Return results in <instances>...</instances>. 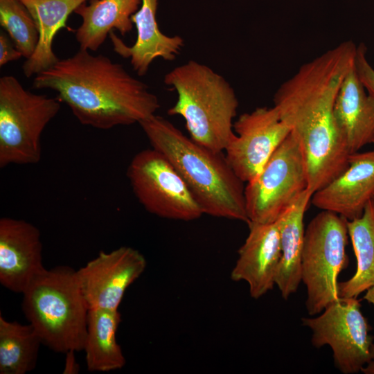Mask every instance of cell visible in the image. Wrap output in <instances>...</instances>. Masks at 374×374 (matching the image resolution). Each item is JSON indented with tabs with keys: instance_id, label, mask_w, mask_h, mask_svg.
Segmentation results:
<instances>
[{
	"instance_id": "1",
	"label": "cell",
	"mask_w": 374,
	"mask_h": 374,
	"mask_svg": "<svg viewBox=\"0 0 374 374\" xmlns=\"http://www.w3.org/2000/svg\"><path fill=\"white\" fill-rule=\"evenodd\" d=\"M357 48L352 41L343 42L303 64L274 96V106L301 149L313 193L348 164L350 153L337 127L334 106L355 64Z\"/></svg>"
},
{
	"instance_id": "2",
	"label": "cell",
	"mask_w": 374,
	"mask_h": 374,
	"mask_svg": "<svg viewBox=\"0 0 374 374\" xmlns=\"http://www.w3.org/2000/svg\"><path fill=\"white\" fill-rule=\"evenodd\" d=\"M33 87L55 91L81 124L100 130L139 123L160 107L149 87L122 64L87 50L36 75Z\"/></svg>"
},
{
	"instance_id": "3",
	"label": "cell",
	"mask_w": 374,
	"mask_h": 374,
	"mask_svg": "<svg viewBox=\"0 0 374 374\" xmlns=\"http://www.w3.org/2000/svg\"><path fill=\"white\" fill-rule=\"evenodd\" d=\"M139 124L152 148L179 172L204 214L248 223L244 182L222 152L199 145L161 116Z\"/></svg>"
},
{
	"instance_id": "4",
	"label": "cell",
	"mask_w": 374,
	"mask_h": 374,
	"mask_svg": "<svg viewBox=\"0 0 374 374\" xmlns=\"http://www.w3.org/2000/svg\"><path fill=\"white\" fill-rule=\"evenodd\" d=\"M163 82L177 93L171 116H181L190 137L199 145L222 152L234 134L239 102L230 83L208 66L188 60L168 72Z\"/></svg>"
},
{
	"instance_id": "5",
	"label": "cell",
	"mask_w": 374,
	"mask_h": 374,
	"mask_svg": "<svg viewBox=\"0 0 374 374\" xmlns=\"http://www.w3.org/2000/svg\"><path fill=\"white\" fill-rule=\"evenodd\" d=\"M22 294L24 315L42 344L57 353L83 350L89 310L75 270L46 269Z\"/></svg>"
},
{
	"instance_id": "6",
	"label": "cell",
	"mask_w": 374,
	"mask_h": 374,
	"mask_svg": "<svg viewBox=\"0 0 374 374\" xmlns=\"http://www.w3.org/2000/svg\"><path fill=\"white\" fill-rule=\"evenodd\" d=\"M60 101L25 89L13 75L0 78V167L41 159L40 139L60 109Z\"/></svg>"
},
{
	"instance_id": "7",
	"label": "cell",
	"mask_w": 374,
	"mask_h": 374,
	"mask_svg": "<svg viewBox=\"0 0 374 374\" xmlns=\"http://www.w3.org/2000/svg\"><path fill=\"white\" fill-rule=\"evenodd\" d=\"M348 220L328 211L318 213L305 230L301 278L307 288L308 313H321L338 301V276L348 265Z\"/></svg>"
},
{
	"instance_id": "8",
	"label": "cell",
	"mask_w": 374,
	"mask_h": 374,
	"mask_svg": "<svg viewBox=\"0 0 374 374\" xmlns=\"http://www.w3.org/2000/svg\"><path fill=\"white\" fill-rule=\"evenodd\" d=\"M308 188L302 153L290 133L258 176L244 187L249 222H276Z\"/></svg>"
},
{
	"instance_id": "9",
	"label": "cell",
	"mask_w": 374,
	"mask_h": 374,
	"mask_svg": "<svg viewBox=\"0 0 374 374\" xmlns=\"http://www.w3.org/2000/svg\"><path fill=\"white\" fill-rule=\"evenodd\" d=\"M127 176L134 194L149 213L181 221L200 217L203 211L172 163L154 148L136 153Z\"/></svg>"
},
{
	"instance_id": "10",
	"label": "cell",
	"mask_w": 374,
	"mask_h": 374,
	"mask_svg": "<svg viewBox=\"0 0 374 374\" xmlns=\"http://www.w3.org/2000/svg\"><path fill=\"white\" fill-rule=\"evenodd\" d=\"M303 325L312 331V344L328 345L336 367L344 374L361 371L371 359L373 338L357 298H341L316 317H303Z\"/></svg>"
},
{
	"instance_id": "11",
	"label": "cell",
	"mask_w": 374,
	"mask_h": 374,
	"mask_svg": "<svg viewBox=\"0 0 374 374\" xmlns=\"http://www.w3.org/2000/svg\"><path fill=\"white\" fill-rule=\"evenodd\" d=\"M233 131L224 155L235 175L246 183L258 176L290 133L274 106L241 114L233 123Z\"/></svg>"
},
{
	"instance_id": "12",
	"label": "cell",
	"mask_w": 374,
	"mask_h": 374,
	"mask_svg": "<svg viewBox=\"0 0 374 374\" xmlns=\"http://www.w3.org/2000/svg\"><path fill=\"white\" fill-rule=\"evenodd\" d=\"M146 265L143 255L130 247L100 251L75 271L89 310H118L125 291L143 274Z\"/></svg>"
},
{
	"instance_id": "13",
	"label": "cell",
	"mask_w": 374,
	"mask_h": 374,
	"mask_svg": "<svg viewBox=\"0 0 374 374\" xmlns=\"http://www.w3.org/2000/svg\"><path fill=\"white\" fill-rule=\"evenodd\" d=\"M45 269L39 230L23 220L0 219V283L22 294Z\"/></svg>"
},
{
	"instance_id": "14",
	"label": "cell",
	"mask_w": 374,
	"mask_h": 374,
	"mask_svg": "<svg viewBox=\"0 0 374 374\" xmlns=\"http://www.w3.org/2000/svg\"><path fill=\"white\" fill-rule=\"evenodd\" d=\"M374 196V150L350 154L346 168L314 192L312 204L348 221L359 217Z\"/></svg>"
},
{
	"instance_id": "15",
	"label": "cell",
	"mask_w": 374,
	"mask_h": 374,
	"mask_svg": "<svg viewBox=\"0 0 374 374\" xmlns=\"http://www.w3.org/2000/svg\"><path fill=\"white\" fill-rule=\"evenodd\" d=\"M247 224L249 232L238 250L231 278L247 282L251 296L257 299L275 285L281 256L280 224L278 220L267 224Z\"/></svg>"
},
{
	"instance_id": "16",
	"label": "cell",
	"mask_w": 374,
	"mask_h": 374,
	"mask_svg": "<svg viewBox=\"0 0 374 374\" xmlns=\"http://www.w3.org/2000/svg\"><path fill=\"white\" fill-rule=\"evenodd\" d=\"M159 0H141L139 10L131 17L136 29V39L128 46L114 31L109 36L114 51L125 59H130L134 71L145 75L151 64L157 59L166 61L176 59L184 46L179 35L163 33L157 21Z\"/></svg>"
},
{
	"instance_id": "17",
	"label": "cell",
	"mask_w": 374,
	"mask_h": 374,
	"mask_svg": "<svg viewBox=\"0 0 374 374\" xmlns=\"http://www.w3.org/2000/svg\"><path fill=\"white\" fill-rule=\"evenodd\" d=\"M334 116L350 154L374 139V99L366 93L354 64L337 93Z\"/></svg>"
},
{
	"instance_id": "18",
	"label": "cell",
	"mask_w": 374,
	"mask_h": 374,
	"mask_svg": "<svg viewBox=\"0 0 374 374\" xmlns=\"http://www.w3.org/2000/svg\"><path fill=\"white\" fill-rule=\"evenodd\" d=\"M313 192L309 188L278 219L280 224L281 256L275 278L281 296L287 299L295 293L302 281V252L305 229V213Z\"/></svg>"
},
{
	"instance_id": "19",
	"label": "cell",
	"mask_w": 374,
	"mask_h": 374,
	"mask_svg": "<svg viewBox=\"0 0 374 374\" xmlns=\"http://www.w3.org/2000/svg\"><path fill=\"white\" fill-rule=\"evenodd\" d=\"M141 0H90L78 7L74 12L82 22L75 30L80 49L97 51L113 29L122 36L131 32V17L139 8Z\"/></svg>"
},
{
	"instance_id": "20",
	"label": "cell",
	"mask_w": 374,
	"mask_h": 374,
	"mask_svg": "<svg viewBox=\"0 0 374 374\" xmlns=\"http://www.w3.org/2000/svg\"><path fill=\"white\" fill-rule=\"evenodd\" d=\"M20 1L33 17L39 33L35 50L22 66L24 75L29 78L48 69L60 60L53 51V39L61 28L66 27L71 13L88 0Z\"/></svg>"
},
{
	"instance_id": "21",
	"label": "cell",
	"mask_w": 374,
	"mask_h": 374,
	"mask_svg": "<svg viewBox=\"0 0 374 374\" xmlns=\"http://www.w3.org/2000/svg\"><path fill=\"white\" fill-rule=\"evenodd\" d=\"M121 321L118 310H89L83 347L89 371L109 372L125 366V358L116 338Z\"/></svg>"
},
{
	"instance_id": "22",
	"label": "cell",
	"mask_w": 374,
	"mask_h": 374,
	"mask_svg": "<svg viewBox=\"0 0 374 374\" xmlns=\"http://www.w3.org/2000/svg\"><path fill=\"white\" fill-rule=\"evenodd\" d=\"M348 237L357 260L355 274L338 283L341 298H357L374 286V206L370 201L363 214L348 221Z\"/></svg>"
},
{
	"instance_id": "23",
	"label": "cell",
	"mask_w": 374,
	"mask_h": 374,
	"mask_svg": "<svg viewBox=\"0 0 374 374\" xmlns=\"http://www.w3.org/2000/svg\"><path fill=\"white\" fill-rule=\"evenodd\" d=\"M42 340L30 323L0 315V374H26L36 366Z\"/></svg>"
},
{
	"instance_id": "24",
	"label": "cell",
	"mask_w": 374,
	"mask_h": 374,
	"mask_svg": "<svg viewBox=\"0 0 374 374\" xmlns=\"http://www.w3.org/2000/svg\"><path fill=\"white\" fill-rule=\"evenodd\" d=\"M0 24L26 59L37 46L39 33L30 13L20 0H0Z\"/></svg>"
},
{
	"instance_id": "25",
	"label": "cell",
	"mask_w": 374,
	"mask_h": 374,
	"mask_svg": "<svg viewBox=\"0 0 374 374\" xmlns=\"http://www.w3.org/2000/svg\"><path fill=\"white\" fill-rule=\"evenodd\" d=\"M355 65L367 93L374 99V69L367 60L366 47L362 43L357 48Z\"/></svg>"
},
{
	"instance_id": "26",
	"label": "cell",
	"mask_w": 374,
	"mask_h": 374,
	"mask_svg": "<svg viewBox=\"0 0 374 374\" xmlns=\"http://www.w3.org/2000/svg\"><path fill=\"white\" fill-rule=\"evenodd\" d=\"M22 55L13 46L8 35L3 31L0 33V66L8 62L19 60Z\"/></svg>"
},
{
	"instance_id": "27",
	"label": "cell",
	"mask_w": 374,
	"mask_h": 374,
	"mask_svg": "<svg viewBox=\"0 0 374 374\" xmlns=\"http://www.w3.org/2000/svg\"><path fill=\"white\" fill-rule=\"evenodd\" d=\"M74 350H69L66 353L64 368L63 373L64 374H76L79 371V366L76 362Z\"/></svg>"
},
{
	"instance_id": "28",
	"label": "cell",
	"mask_w": 374,
	"mask_h": 374,
	"mask_svg": "<svg viewBox=\"0 0 374 374\" xmlns=\"http://www.w3.org/2000/svg\"><path fill=\"white\" fill-rule=\"evenodd\" d=\"M364 299L374 306V286L370 287L366 291ZM371 358L374 359V344H372L371 348Z\"/></svg>"
},
{
	"instance_id": "29",
	"label": "cell",
	"mask_w": 374,
	"mask_h": 374,
	"mask_svg": "<svg viewBox=\"0 0 374 374\" xmlns=\"http://www.w3.org/2000/svg\"><path fill=\"white\" fill-rule=\"evenodd\" d=\"M361 371L364 374H374V359H371L362 368Z\"/></svg>"
},
{
	"instance_id": "30",
	"label": "cell",
	"mask_w": 374,
	"mask_h": 374,
	"mask_svg": "<svg viewBox=\"0 0 374 374\" xmlns=\"http://www.w3.org/2000/svg\"><path fill=\"white\" fill-rule=\"evenodd\" d=\"M371 202H372V204H373V205L374 206V196L373 197V198L371 199Z\"/></svg>"
},
{
	"instance_id": "31",
	"label": "cell",
	"mask_w": 374,
	"mask_h": 374,
	"mask_svg": "<svg viewBox=\"0 0 374 374\" xmlns=\"http://www.w3.org/2000/svg\"><path fill=\"white\" fill-rule=\"evenodd\" d=\"M373 143V144H374V139H373V143Z\"/></svg>"
}]
</instances>
